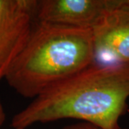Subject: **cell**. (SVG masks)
Returning a JSON list of instances; mask_svg holds the SVG:
<instances>
[{"instance_id":"obj_1","label":"cell","mask_w":129,"mask_h":129,"mask_svg":"<svg viewBox=\"0 0 129 129\" xmlns=\"http://www.w3.org/2000/svg\"><path fill=\"white\" fill-rule=\"evenodd\" d=\"M129 98V64L93 62L33 98L13 116V128L62 119L82 120L100 129H120Z\"/></svg>"},{"instance_id":"obj_2","label":"cell","mask_w":129,"mask_h":129,"mask_svg":"<svg viewBox=\"0 0 129 129\" xmlns=\"http://www.w3.org/2000/svg\"><path fill=\"white\" fill-rule=\"evenodd\" d=\"M93 62L92 30L36 20L5 80L20 95L35 98Z\"/></svg>"},{"instance_id":"obj_3","label":"cell","mask_w":129,"mask_h":129,"mask_svg":"<svg viewBox=\"0 0 129 129\" xmlns=\"http://www.w3.org/2000/svg\"><path fill=\"white\" fill-rule=\"evenodd\" d=\"M37 4V0H0V81L27 43Z\"/></svg>"},{"instance_id":"obj_4","label":"cell","mask_w":129,"mask_h":129,"mask_svg":"<svg viewBox=\"0 0 129 129\" xmlns=\"http://www.w3.org/2000/svg\"><path fill=\"white\" fill-rule=\"evenodd\" d=\"M92 33L95 62L129 64V0H115Z\"/></svg>"},{"instance_id":"obj_5","label":"cell","mask_w":129,"mask_h":129,"mask_svg":"<svg viewBox=\"0 0 129 129\" xmlns=\"http://www.w3.org/2000/svg\"><path fill=\"white\" fill-rule=\"evenodd\" d=\"M115 0H37L36 20L92 30Z\"/></svg>"},{"instance_id":"obj_6","label":"cell","mask_w":129,"mask_h":129,"mask_svg":"<svg viewBox=\"0 0 129 129\" xmlns=\"http://www.w3.org/2000/svg\"><path fill=\"white\" fill-rule=\"evenodd\" d=\"M63 129H100L95 126H93L92 125L85 123H80L77 124L71 125L69 126H67Z\"/></svg>"},{"instance_id":"obj_7","label":"cell","mask_w":129,"mask_h":129,"mask_svg":"<svg viewBox=\"0 0 129 129\" xmlns=\"http://www.w3.org/2000/svg\"><path fill=\"white\" fill-rule=\"evenodd\" d=\"M5 118H6V115H5L4 106L2 105V101H1V99H0V127L4 124Z\"/></svg>"},{"instance_id":"obj_8","label":"cell","mask_w":129,"mask_h":129,"mask_svg":"<svg viewBox=\"0 0 129 129\" xmlns=\"http://www.w3.org/2000/svg\"><path fill=\"white\" fill-rule=\"evenodd\" d=\"M13 129H19V128H13Z\"/></svg>"}]
</instances>
